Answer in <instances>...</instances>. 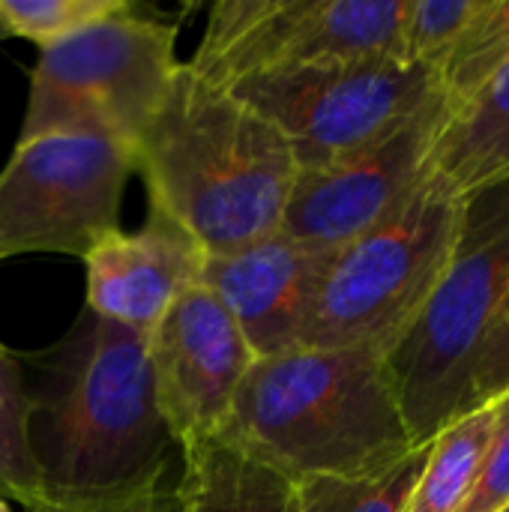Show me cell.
I'll return each instance as SVG.
<instances>
[{
    "mask_svg": "<svg viewBox=\"0 0 509 512\" xmlns=\"http://www.w3.org/2000/svg\"><path fill=\"white\" fill-rule=\"evenodd\" d=\"M21 366L33 369L24 384L39 504H102L168 483L180 447L159 411L150 336L84 309Z\"/></svg>",
    "mask_w": 509,
    "mask_h": 512,
    "instance_id": "1",
    "label": "cell"
},
{
    "mask_svg": "<svg viewBox=\"0 0 509 512\" xmlns=\"http://www.w3.org/2000/svg\"><path fill=\"white\" fill-rule=\"evenodd\" d=\"M135 159L150 207L189 231L204 255L276 234L300 171L270 120L186 63Z\"/></svg>",
    "mask_w": 509,
    "mask_h": 512,
    "instance_id": "2",
    "label": "cell"
},
{
    "mask_svg": "<svg viewBox=\"0 0 509 512\" xmlns=\"http://www.w3.org/2000/svg\"><path fill=\"white\" fill-rule=\"evenodd\" d=\"M219 435L294 483L372 480L420 450L378 348H291L255 360Z\"/></svg>",
    "mask_w": 509,
    "mask_h": 512,
    "instance_id": "3",
    "label": "cell"
},
{
    "mask_svg": "<svg viewBox=\"0 0 509 512\" xmlns=\"http://www.w3.org/2000/svg\"><path fill=\"white\" fill-rule=\"evenodd\" d=\"M509 291V177L462 198L453 252L384 363L414 447L432 444L465 399L477 351Z\"/></svg>",
    "mask_w": 509,
    "mask_h": 512,
    "instance_id": "4",
    "label": "cell"
},
{
    "mask_svg": "<svg viewBox=\"0 0 509 512\" xmlns=\"http://www.w3.org/2000/svg\"><path fill=\"white\" fill-rule=\"evenodd\" d=\"M171 18L135 3L39 48L18 141L93 135L138 153L183 66Z\"/></svg>",
    "mask_w": 509,
    "mask_h": 512,
    "instance_id": "5",
    "label": "cell"
},
{
    "mask_svg": "<svg viewBox=\"0 0 509 512\" xmlns=\"http://www.w3.org/2000/svg\"><path fill=\"white\" fill-rule=\"evenodd\" d=\"M462 195L438 177L342 246L315 294L300 348H387L417 318L453 252Z\"/></svg>",
    "mask_w": 509,
    "mask_h": 512,
    "instance_id": "6",
    "label": "cell"
},
{
    "mask_svg": "<svg viewBox=\"0 0 509 512\" xmlns=\"http://www.w3.org/2000/svg\"><path fill=\"white\" fill-rule=\"evenodd\" d=\"M288 141L300 171L357 156L420 114L438 72L399 57H366L282 69L228 87Z\"/></svg>",
    "mask_w": 509,
    "mask_h": 512,
    "instance_id": "7",
    "label": "cell"
},
{
    "mask_svg": "<svg viewBox=\"0 0 509 512\" xmlns=\"http://www.w3.org/2000/svg\"><path fill=\"white\" fill-rule=\"evenodd\" d=\"M408 0H216L195 57L213 87L336 60H405Z\"/></svg>",
    "mask_w": 509,
    "mask_h": 512,
    "instance_id": "8",
    "label": "cell"
},
{
    "mask_svg": "<svg viewBox=\"0 0 509 512\" xmlns=\"http://www.w3.org/2000/svg\"><path fill=\"white\" fill-rule=\"evenodd\" d=\"M132 150L93 135L15 141L0 171V261L54 252L87 258L120 231Z\"/></svg>",
    "mask_w": 509,
    "mask_h": 512,
    "instance_id": "9",
    "label": "cell"
},
{
    "mask_svg": "<svg viewBox=\"0 0 509 512\" xmlns=\"http://www.w3.org/2000/svg\"><path fill=\"white\" fill-rule=\"evenodd\" d=\"M447 111V96L438 93L381 144L327 168L297 171L279 231L315 246L342 249L381 225L429 177V153Z\"/></svg>",
    "mask_w": 509,
    "mask_h": 512,
    "instance_id": "10",
    "label": "cell"
},
{
    "mask_svg": "<svg viewBox=\"0 0 509 512\" xmlns=\"http://www.w3.org/2000/svg\"><path fill=\"white\" fill-rule=\"evenodd\" d=\"M150 363L159 411L183 450L225 429L255 354L219 297L195 285L150 333Z\"/></svg>",
    "mask_w": 509,
    "mask_h": 512,
    "instance_id": "11",
    "label": "cell"
},
{
    "mask_svg": "<svg viewBox=\"0 0 509 512\" xmlns=\"http://www.w3.org/2000/svg\"><path fill=\"white\" fill-rule=\"evenodd\" d=\"M339 249L282 231L228 255H207L201 285L237 321L255 360L300 348L306 318Z\"/></svg>",
    "mask_w": 509,
    "mask_h": 512,
    "instance_id": "12",
    "label": "cell"
},
{
    "mask_svg": "<svg viewBox=\"0 0 509 512\" xmlns=\"http://www.w3.org/2000/svg\"><path fill=\"white\" fill-rule=\"evenodd\" d=\"M204 249L171 216L150 207L138 231H114L84 258L93 315L150 336L165 312L201 285Z\"/></svg>",
    "mask_w": 509,
    "mask_h": 512,
    "instance_id": "13",
    "label": "cell"
},
{
    "mask_svg": "<svg viewBox=\"0 0 509 512\" xmlns=\"http://www.w3.org/2000/svg\"><path fill=\"white\" fill-rule=\"evenodd\" d=\"M174 492L183 512H300V483L222 435L180 450Z\"/></svg>",
    "mask_w": 509,
    "mask_h": 512,
    "instance_id": "14",
    "label": "cell"
},
{
    "mask_svg": "<svg viewBox=\"0 0 509 512\" xmlns=\"http://www.w3.org/2000/svg\"><path fill=\"white\" fill-rule=\"evenodd\" d=\"M429 174L462 198L509 177V63L447 111L429 153Z\"/></svg>",
    "mask_w": 509,
    "mask_h": 512,
    "instance_id": "15",
    "label": "cell"
},
{
    "mask_svg": "<svg viewBox=\"0 0 509 512\" xmlns=\"http://www.w3.org/2000/svg\"><path fill=\"white\" fill-rule=\"evenodd\" d=\"M495 429V405L453 420L429 447L405 512H462L471 498Z\"/></svg>",
    "mask_w": 509,
    "mask_h": 512,
    "instance_id": "16",
    "label": "cell"
},
{
    "mask_svg": "<svg viewBox=\"0 0 509 512\" xmlns=\"http://www.w3.org/2000/svg\"><path fill=\"white\" fill-rule=\"evenodd\" d=\"M509 63V0H480L456 45L438 66V84L447 105L468 102Z\"/></svg>",
    "mask_w": 509,
    "mask_h": 512,
    "instance_id": "17",
    "label": "cell"
},
{
    "mask_svg": "<svg viewBox=\"0 0 509 512\" xmlns=\"http://www.w3.org/2000/svg\"><path fill=\"white\" fill-rule=\"evenodd\" d=\"M0 501L30 510L39 504V477L27 444V384L21 354L0 342Z\"/></svg>",
    "mask_w": 509,
    "mask_h": 512,
    "instance_id": "18",
    "label": "cell"
},
{
    "mask_svg": "<svg viewBox=\"0 0 509 512\" xmlns=\"http://www.w3.org/2000/svg\"><path fill=\"white\" fill-rule=\"evenodd\" d=\"M429 447L414 450L393 471L372 480H306L300 483V512H405L423 474Z\"/></svg>",
    "mask_w": 509,
    "mask_h": 512,
    "instance_id": "19",
    "label": "cell"
},
{
    "mask_svg": "<svg viewBox=\"0 0 509 512\" xmlns=\"http://www.w3.org/2000/svg\"><path fill=\"white\" fill-rule=\"evenodd\" d=\"M126 6L129 0H0V21L9 39L21 36L45 48Z\"/></svg>",
    "mask_w": 509,
    "mask_h": 512,
    "instance_id": "20",
    "label": "cell"
},
{
    "mask_svg": "<svg viewBox=\"0 0 509 512\" xmlns=\"http://www.w3.org/2000/svg\"><path fill=\"white\" fill-rule=\"evenodd\" d=\"M480 9V0H408L405 60L438 72L447 51L462 36L465 24Z\"/></svg>",
    "mask_w": 509,
    "mask_h": 512,
    "instance_id": "21",
    "label": "cell"
},
{
    "mask_svg": "<svg viewBox=\"0 0 509 512\" xmlns=\"http://www.w3.org/2000/svg\"><path fill=\"white\" fill-rule=\"evenodd\" d=\"M504 393H509V291L477 351L471 384H468V399H465V414L477 408H489Z\"/></svg>",
    "mask_w": 509,
    "mask_h": 512,
    "instance_id": "22",
    "label": "cell"
},
{
    "mask_svg": "<svg viewBox=\"0 0 509 512\" xmlns=\"http://www.w3.org/2000/svg\"><path fill=\"white\" fill-rule=\"evenodd\" d=\"M495 405V429L471 498L462 512H504L509 507V393Z\"/></svg>",
    "mask_w": 509,
    "mask_h": 512,
    "instance_id": "23",
    "label": "cell"
},
{
    "mask_svg": "<svg viewBox=\"0 0 509 512\" xmlns=\"http://www.w3.org/2000/svg\"><path fill=\"white\" fill-rule=\"evenodd\" d=\"M24 512H183L180 498L171 483H159L150 489H141L126 498L102 501V504H36Z\"/></svg>",
    "mask_w": 509,
    "mask_h": 512,
    "instance_id": "24",
    "label": "cell"
},
{
    "mask_svg": "<svg viewBox=\"0 0 509 512\" xmlns=\"http://www.w3.org/2000/svg\"><path fill=\"white\" fill-rule=\"evenodd\" d=\"M0 512H18V507L9 504V501H0Z\"/></svg>",
    "mask_w": 509,
    "mask_h": 512,
    "instance_id": "25",
    "label": "cell"
},
{
    "mask_svg": "<svg viewBox=\"0 0 509 512\" xmlns=\"http://www.w3.org/2000/svg\"><path fill=\"white\" fill-rule=\"evenodd\" d=\"M3 39H9V30H6V27H3V21H0V42H3Z\"/></svg>",
    "mask_w": 509,
    "mask_h": 512,
    "instance_id": "26",
    "label": "cell"
},
{
    "mask_svg": "<svg viewBox=\"0 0 509 512\" xmlns=\"http://www.w3.org/2000/svg\"><path fill=\"white\" fill-rule=\"evenodd\" d=\"M504 512H509V507H507V510H504Z\"/></svg>",
    "mask_w": 509,
    "mask_h": 512,
    "instance_id": "27",
    "label": "cell"
}]
</instances>
